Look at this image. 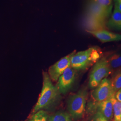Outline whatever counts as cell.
Returning a JSON list of instances; mask_svg holds the SVG:
<instances>
[{
  "label": "cell",
  "instance_id": "cell-1",
  "mask_svg": "<svg viewBox=\"0 0 121 121\" xmlns=\"http://www.w3.org/2000/svg\"><path fill=\"white\" fill-rule=\"evenodd\" d=\"M43 86L38 99L32 110L33 114L37 111L52 108L59 102L60 94L52 82L48 73L43 72Z\"/></svg>",
  "mask_w": 121,
  "mask_h": 121
},
{
  "label": "cell",
  "instance_id": "cell-2",
  "mask_svg": "<svg viewBox=\"0 0 121 121\" xmlns=\"http://www.w3.org/2000/svg\"><path fill=\"white\" fill-rule=\"evenodd\" d=\"M100 56L99 51L94 47L74 52L71 58L70 67L75 70H84L95 63L99 60Z\"/></svg>",
  "mask_w": 121,
  "mask_h": 121
},
{
  "label": "cell",
  "instance_id": "cell-3",
  "mask_svg": "<svg viewBox=\"0 0 121 121\" xmlns=\"http://www.w3.org/2000/svg\"><path fill=\"white\" fill-rule=\"evenodd\" d=\"M86 91L81 89L76 93L70 95L67 100V106L69 114L75 120L81 118L85 111Z\"/></svg>",
  "mask_w": 121,
  "mask_h": 121
},
{
  "label": "cell",
  "instance_id": "cell-4",
  "mask_svg": "<svg viewBox=\"0 0 121 121\" xmlns=\"http://www.w3.org/2000/svg\"><path fill=\"white\" fill-rule=\"evenodd\" d=\"M111 69L106 58L99 59L95 63L89 75V86L95 88L104 78H106Z\"/></svg>",
  "mask_w": 121,
  "mask_h": 121
},
{
  "label": "cell",
  "instance_id": "cell-5",
  "mask_svg": "<svg viewBox=\"0 0 121 121\" xmlns=\"http://www.w3.org/2000/svg\"><path fill=\"white\" fill-rule=\"evenodd\" d=\"M75 71L70 66L58 78L55 86L60 94L66 93L73 86L76 77Z\"/></svg>",
  "mask_w": 121,
  "mask_h": 121
},
{
  "label": "cell",
  "instance_id": "cell-6",
  "mask_svg": "<svg viewBox=\"0 0 121 121\" xmlns=\"http://www.w3.org/2000/svg\"><path fill=\"white\" fill-rule=\"evenodd\" d=\"M75 52L61 58L52 65L48 70V74L52 81L57 82L65 70L70 66L71 58Z\"/></svg>",
  "mask_w": 121,
  "mask_h": 121
},
{
  "label": "cell",
  "instance_id": "cell-7",
  "mask_svg": "<svg viewBox=\"0 0 121 121\" xmlns=\"http://www.w3.org/2000/svg\"><path fill=\"white\" fill-rule=\"evenodd\" d=\"M113 95L115 94L112 91L110 80L107 78L101 81L92 93L94 99L97 103L108 99Z\"/></svg>",
  "mask_w": 121,
  "mask_h": 121
},
{
  "label": "cell",
  "instance_id": "cell-8",
  "mask_svg": "<svg viewBox=\"0 0 121 121\" xmlns=\"http://www.w3.org/2000/svg\"><path fill=\"white\" fill-rule=\"evenodd\" d=\"M111 11L105 9L94 0H91L86 8V13L101 20L106 21Z\"/></svg>",
  "mask_w": 121,
  "mask_h": 121
},
{
  "label": "cell",
  "instance_id": "cell-9",
  "mask_svg": "<svg viewBox=\"0 0 121 121\" xmlns=\"http://www.w3.org/2000/svg\"><path fill=\"white\" fill-rule=\"evenodd\" d=\"M107 21L101 20L86 13L84 19V24L86 31H95L106 30Z\"/></svg>",
  "mask_w": 121,
  "mask_h": 121
},
{
  "label": "cell",
  "instance_id": "cell-10",
  "mask_svg": "<svg viewBox=\"0 0 121 121\" xmlns=\"http://www.w3.org/2000/svg\"><path fill=\"white\" fill-rule=\"evenodd\" d=\"M86 31L102 43L121 41V34L114 33L106 30L95 31Z\"/></svg>",
  "mask_w": 121,
  "mask_h": 121
},
{
  "label": "cell",
  "instance_id": "cell-11",
  "mask_svg": "<svg viewBox=\"0 0 121 121\" xmlns=\"http://www.w3.org/2000/svg\"><path fill=\"white\" fill-rule=\"evenodd\" d=\"M97 104V112H100L108 121L111 120L113 117V108L111 97Z\"/></svg>",
  "mask_w": 121,
  "mask_h": 121
},
{
  "label": "cell",
  "instance_id": "cell-12",
  "mask_svg": "<svg viewBox=\"0 0 121 121\" xmlns=\"http://www.w3.org/2000/svg\"><path fill=\"white\" fill-rule=\"evenodd\" d=\"M106 26L108 28L121 30V12L114 5V9L110 18L107 21Z\"/></svg>",
  "mask_w": 121,
  "mask_h": 121
},
{
  "label": "cell",
  "instance_id": "cell-13",
  "mask_svg": "<svg viewBox=\"0 0 121 121\" xmlns=\"http://www.w3.org/2000/svg\"><path fill=\"white\" fill-rule=\"evenodd\" d=\"M49 121H72V118L69 112L59 111L49 115Z\"/></svg>",
  "mask_w": 121,
  "mask_h": 121
},
{
  "label": "cell",
  "instance_id": "cell-14",
  "mask_svg": "<svg viewBox=\"0 0 121 121\" xmlns=\"http://www.w3.org/2000/svg\"><path fill=\"white\" fill-rule=\"evenodd\" d=\"M106 58L111 70L121 67V53H114Z\"/></svg>",
  "mask_w": 121,
  "mask_h": 121
},
{
  "label": "cell",
  "instance_id": "cell-15",
  "mask_svg": "<svg viewBox=\"0 0 121 121\" xmlns=\"http://www.w3.org/2000/svg\"><path fill=\"white\" fill-rule=\"evenodd\" d=\"M112 104L113 116L114 121H120L121 115V102L117 100L115 97V95L111 97Z\"/></svg>",
  "mask_w": 121,
  "mask_h": 121
},
{
  "label": "cell",
  "instance_id": "cell-16",
  "mask_svg": "<svg viewBox=\"0 0 121 121\" xmlns=\"http://www.w3.org/2000/svg\"><path fill=\"white\" fill-rule=\"evenodd\" d=\"M49 115L46 111L41 110L32 114L26 121H49Z\"/></svg>",
  "mask_w": 121,
  "mask_h": 121
},
{
  "label": "cell",
  "instance_id": "cell-17",
  "mask_svg": "<svg viewBox=\"0 0 121 121\" xmlns=\"http://www.w3.org/2000/svg\"><path fill=\"white\" fill-rule=\"evenodd\" d=\"M113 92L114 94L121 88V70L116 73L110 80Z\"/></svg>",
  "mask_w": 121,
  "mask_h": 121
},
{
  "label": "cell",
  "instance_id": "cell-18",
  "mask_svg": "<svg viewBox=\"0 0 121 121\" xmlns=\"http://www.w3.org/2000/svg\"><path fill=\"white\" fill-rule=\"evenodd\" d=\"M98 4L105 9L111 11L112 8V0H94Z\"/></svg>",
  "mask_w": 121,
  "mask_h": 121
},
{
  "label": "cell",
  "instance_id": "cell-19",
  "mask_svg": "<svg viewBox=\"0 0 121 121\" xmlns=\"http://www.w3.org/2000/svg\"><path fill=\"white\" fill-rule=\"evenodd\" d=\"M93 121H108L100 112H97L93 118Z\"/></svg>",
  "mask_w": 121,
  "mask_h": 121
},
{
  "label": "cell",
  "instance_id": "cell-20",
  "mask_svg": "<svg viewBox=\"0 0 121 121\" xmlns=\"http://www.w3.org/2000/svg\"><path fill=\"white\" fill-rule=\"evenodd\" d=\"M114 5L121 12V0H114Z\"/></svg>",
  "mask_w": 121,
  "mask_h": 121
},
{
  "label": "cell",
  "instance_id": "cell-21",
  "mask_svg": "<svg viewBox=\"0 0 121 121\" xmlns=\"http://www.w3.org/2000/svg\"><path fill=\"white\" fill-rule=\"evenodd\" d=\"M115 97L117 100L121 102V88L115 93Z\"/></svg>",
  "mask_w": 121,
  "mask_h": 121
},
{
  "label": "cell",
  "instance_id": "cell-22",
  "mask_svg": "<svg viewBox=\"0 0 121 121\" xmlns=\"http://www.w3.org/2000/svg\"><path fill=\"white\" fill-rule=\"evenodd\" d=\"M120 121H121V117H120Z\"/></svg>",
  "mask_w": 121,
  "mask_h": 121
}]
</instances>
